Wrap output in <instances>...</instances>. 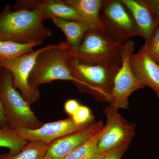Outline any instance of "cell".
Instances as JSON below:
<instances>
[{"label":"cell","instance_id":"obj_1","mask_svg":"<svg viewBox=\"0 0 159 159\" xmlns=\"http://www.w3.org/2000/svg\"><path fill=\"white\" fill-rule=\"evenodd\" d=\"M45 20L36 8H18L12 11L11 6L7 5L0 13V40L39 45L52 34L43 24Z\"/></svg>","mask_w":159,"mask_h":159},{"label":"cell","instance_id":"obj_2","mask_svg":"<svg viewBox=\"0 0 159 159\" xmlns=\"http://www.w3.org/2000/svg\"><path fill=\"white\" fill-rule=\"evenodd\" d=\"M70 47L66 41L49 45L39 54L29 79L32 89L56 80L72 81L77 86L79 81L74 77L69 66Z\"/></svg>","mask_w":159,"mask_h":159},{"label":"cell","instance_id":"obj_3","mask_svg":"<svg viewBox=\"0 0 159 159\" xmlns=\"http://www.w3.org/2000/svg\"><path fill=\"white\" fill-rule=\"evenodd\" d=\"M69 64L74 77L79 81L77 87L81 93L93 95L99 101L110 102L114 78L119 68L82 62L71 54Z\"/></svg>","mask_w":159,"mask_h":159},{"label":"cell","instance_id":"obj_4","mask_svg":"<svg viewBox=\"0 0 159 159\" xmlns=\"http://www.w3.org/2000/svg\"><path fill=\"white\" fill-rule=\"evenodd\" d=\"M0 100L7 125L15 131L21 128L36 129L43 123L39 120L30 105L16 91L11 72L2 68L0 72Z\"/></svg>","mask_w":159,"mask_h":159},{"label":"cell","instance_id":"obj_5","mask_svg":"<svg viewBox=\"0 0 159 159\" xmlns=\"http://www.w3.org/2000/svg\"><path fill=\"white\" fill-rule=\"evenodd\" d=\"M122 45L109 37L101 29L94 28L85 33L79 47L74 49L70 48V53L82 62L120 68Z\"/></svg>","mask_w":159,"mask_h":159},{"label":"cell","instance_id":"obj_6","mask_svg":"<svg viewBox=\"0 0 159 159\" xmlns=\"http://www.w3.org/2000/svg\"><path fill=\"white\" fill-rule=\"evenodd\" d=\"M100 17L104 33L121 44L133 36H140L132 17L121 0L103 1Z\"/></svg>","mask_w":159,"mask_h":159},{"label":"cell","instance_id":"obj_7","mask_svg":"<svg viewBox=\"0 0 159 159\" xmlns=\"http://www.w3.org/2000/svg\"><path fill=\"white\" fill-rule=\"evenodd\" d=\"M135 43L128 40L121 47L122 64L114 80L113 88L110 106L118 110L129 107L128 99L135 91L145 87L136 77L130 65L131 55L134 53Z\"/></svg>","mask_w":159,"mask_h":159},{"label":"cell","instance_id":"obj_8","mask_svg":"<svg viewBox=\"0 0 159 159\" xmlns=\"http://www.w3.org/2000/svg\"><path fill=\"white\" fill-rule=\"evenodd\" d=\"M118 110L110 106L103 110L107 121L100 131L97 143L99 153L129 146L134 136L135 124L129 122Z\"/></svg>","mask_w":159,"mask_h":159},{"label":"cell","instance_id":"obj_9","mask_svg":"<svg viewBox=\"0 0 159 159\" xmlns=\"http://www.w3.org/2000/svg\"><path fill=\"white\" fill-rule=\"evenodd\" d=\"M44 48L18 57H0L1 67L11 72L15 88L20 90L22 97L30 106L37 102L40 95L39 89H32L29 86V77L38 55Z\"/></svg>","mask_w":159,"mask_h":159},{"label":"cell","instance_id":"obj_10","mask_svg":"<svg viewBox=\"0 0 159 159\" xmlns=\"http://www.w3.org/2000/svg\"><path fill=\"white\" fill-rule=\"evenodd\" d=\"M89 125H77L69 116L62 120L43 123L36 129L21 128L16 131L28 142H39L49 145L57 139L81 130Z\"/></svg>","mask_w":159,"mask_h":159},{"label":"cell","instance_id":"obj_11","mask_svg":"<svg viewBox=\"0 0 159 159\" xmlns=\"http://www.w3.org/2000/svg\"><path fill=\"white\" fill-rule=\"evenodd\" d=\"M103 126L102 121H95L81 130L54 141L48 145L43 159H64L99 132Z\"/></svg>","mask_w":159,"mask_h":159},{"label":"cell","instance_id":"obj_12","mask_svg":"<svg viewBox=\"0 0 159 159\" xmlns=\"http://www.w3.org/2000/svg\"><path fill=\"white\" fill-rule=\"evenodd\" d=\"M130 65L136 77L145 86L152 89L159 99V65L143 46L130 56Z\"/></svg>","mask_w":159,"mask_h":159},{"label":"cell","instance_id":"obj_13","mask_svg":"<svg viewBox=\"0 0 159 159\" xmlns=\"http://www.w3.org/2000/svg\"><path fill=\"white\" fill-rule=\"evenodd\" d=\"M22 8L39 9L46 20L59 18L69 20L84 21L73 7L61 0L18 1L13 6L14 9Z\"/></svg>","mask_w":159,"mask_h":159},{"label":"cell","instance_id":"obj_14","mask_svg":"<svg viewBox=\"0 0 159 159\" xmlns=\"http://www.w3.org/2000/svg\"><path fill=\"white\" fill-rule=\"evenodd\" d=\"M132 17L140 36L146 40L155 27L152 13L144 0H121Z\"/></svg>","mask_w":159,"mask_h":159},{"label":"cell","instance_id":"obj_15","mask_svg":"<svg viewBox=\"0 0 159 159\" xmlns=\"http://www.w3.org/2000/svg\"><path fill=\"white\" fill-rule=\"evenodd\" d=\"M73 7L84 21L103 30L100 15L103 0H64Z\"/></svg>","mask_w":159,"mask_h":159},{"label":"cell","instance_id":"obj_16","mask_svg":"<svg viewBox=\"0 0 159 159\" xmlns=\"http://www.w3.org/2000/svg\"><path fill=\"white\" fill-rule=\"evenodd\" d=\"M51 20L65 34L66 42L71 49L79 47L85 33L90 29L95 28L89 23L84 21L69 20L59 18H53Z\"/></svg>","mask_w":159,"mask_h":159},{"label":"cell","instance_id":"obj_17","mask_svg":"<svg viewBox=\"0 0 159 159\" xmlns=\"http://www.w3.org/2000/svg\"><path fill=\"white\" fill-rule=\"evenodd\" d=\"M48 145L39 142H29L16 154L8 152L0 155V159H43Z\"/></svg>","mask_w":159,"mask_h":159},{"label":"cell","instance_id":"obj_18","mask_svg":"<svg viewBox=\"0 0 159 159\" xmlns=\"http://www.w3.org/2000/svg\"><path fill=\"white\" fill-rule=\"evenodd\" d=\"M28 142L8 125L0 129V147L8 148L11 154L19 153Z\"/></svg>","mask_w":159,"mask_h":159},{"label":"cell","instance_id":"obj_19","mask_svg":"<svg viewBox=\"0 0 159 159\" xmlns=\"http://www.w3.org/2000/svg\"><path fill=\"white\" fill-rule=\"evenodd\" d=\"M101 130L88 141L73 151L64 159H96L100 154L97 148V143Z\"/></svg>","mask_w":159,"mask_h":159},{"label":"cell","instance_id":"obj_20","mask_svg":"<svg viewBox=\"0 0 159 159\" xmlns=\"http://www.w3.org/2000/svg\"><path fill=\"white\" fill-rule=\"evenodd\" d=\"M37 44H20L0 40V57L12 58L18 57L34 51Z\"/></svg>","mask_w":159,"mask_h":159},{"label":"cell","instance_id":"obj_21","mask_svg":"<svg viewBox=\"0 0 159 159\" xmlns=\"http://www.w3.org/2000/svg\"><path fill=\"white\" fill-rule=\"evenodd\" d=\"M143 46L155 61H159V25L155 27Z\"/></svg>","mask_w":159,"mask_h":159},{"label":"cell","instance_id":"obj_22","mask_svg":"<svg viewBox=\"0 0 159 159\" xmlns=\"http://www.w3.org/2000/svg\"><path fill=\"white\" fill-rule=\"evenodd\" d=\"M78 125H87L95 121L94 116L89 107L80 105L77 111L71 117Z\"/></svg>","mask_w":159,"mask_h":159},{"label":"cell","instance_id":"obj_23","mask_svg":"<svg viewBox=\"0 0 159 159\" xmlns=\"http://www.w3.org/2000/svg\"><path fill=\"white\" fill-rule=\"evenodd\" d=\"M128 147L127 145L100 153L95 159H122Z\"/></svg>","mask_w":159,"mask_h":159},{"label":"cell","instance_id":"obj_24","mask_svg":"<svg viewBox=\"0 0 159 159\" xmlns=\"http://www.w3.org/2000/svg\"><path fill=\"white\" fill-rule=\"evenodd\" d=\"M144 2L152 13L156 27L159 25V0H144Z\"/></svg>","mask_w":159,"mask_h":159},{"label":"cell","instance_id":"obj_25","mask_svg":"<svg viewBox=\"0 0 159 159\" xmlns=\"http://www.w3.org/2000/svg\"><path fill=\"white\" fill-rule=\"evenodd\" d=\"M80 104L76 99H69L66 101L64 104L65 111L69 116L72 117L74 114L77 111Z\"/></svg>","mask_w":159,"mask_h":159},{"label":"cell","instance_id":"obj_26","mask_svg":"<svg viewBox=\"0 0 159 159\" xmlns=\"http://www.w3.org/2000/svg\"><path fill=\"white\" fill-rule=\"evenodd\" d=\"M7 125V120L4 112L2 102L0 100V129L4 128Z\"/></svg>","mask_w":159,"mask_h":159},{"label":"cell","instance_id":"obj_27","mask_svg":"<svg viewBox=\"0 0 159 159\" xmlns=\"http://www.w3.org/2000/svg\"><path fill=\"white\" fill-rule=\"evenodd\" d=\"M2 68L1 67V64H0V72H1V69H2Z\"/></svg>","mask_w":159,"mask_h":159},{"label":"cell","instance_id":"obj_28","mask_svg":"<svg viewBox=\"0 0 159 159\" xmlns=\"http://www.w3.org/2000/svg\"><path fill=\"white\" fill-rule=\"evenodd\" d=\"M157 62V64H158V65H159V61H158V62Z\"/></svg>","mask_w":159,"mask_h":159}]
</instances>
